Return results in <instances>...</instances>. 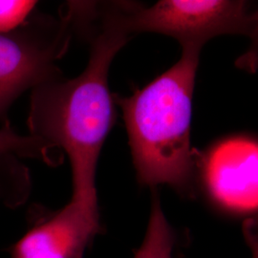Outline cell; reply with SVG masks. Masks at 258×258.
Instances as JSON below:
<instances>
[{
  "label": "cell",
  "mask_w": 258,
  "mask_h": 258,
  "mask_svg": "<svg viewBox=\"0 0 258 258\" xmlns=\"http://www.w3.org/2000/svg\"><path fill=\"white\" fill-rule=\"evenodd\" d=\"M128 36L106 16L83 73L72 80L48 81L31 92L29 135L67 154L73 175L71 200L93 209H98L97 163L115 119L109 66Z\"/></svg>",
  "instance_id": "1"
},
{
  "label": "cell",
  "mask_w": 258,
  "mask_h": 258,
  "mask_svg": "<svg viewBox=\"0 0 258 258\" xmlns=\"http://www.w3.org/2000/svg\"><path fill=\"white\" fill-rule=\"evenodd\" d=\"M199 51L179 61L131 97L119 99L139 180L184 190L194 170L192 95Z\"/></svg>",
  "instance_id": "2"
},
{
  "label": "cell",
  "mask_w": 258,
  "mask_h": 258,
  "mask_svg": "<svg viewBox=\"0 0 258 258\" xmlns=\"http://www.w3.org/2000/svg\"><path fill=\"white\" fill-rule=\"evenodd\" d=\"M127 35L155 32L176 38L183 50L199 51L221 35L256 36L257 14L245 1L161 0L142 9L111 15Z\"/></svg>",
  "instance_id": "3"
},
{
  "label": "cell",
  "mask_w": 258,
  "mask_h": 258,
  "mask_svg": "<svg viewBox=\"0 0 258 258\" xmlns=\"http://www.w3.org/2000/svg\"><path fill=\"white\" fill-rule=\"evenodd\" d=\"M70 23L33 16L19 27L0 33V123L9 120L10 107L24 92L61 77L55 60L64 55Z\"/></svg>",
  "instance_id": "4"
},
{
  "label": "cell",
  "mask_w": 258,
  "mask_h": 258,
  "mask_svg": "<svg viewBox=\"0 0 258 258\" xmlns=\"http://www.w3.org/2000/svg\"><path fill=\"white\" fill-rule=\"evenodd\" d=\"M257 142L245 136L225 139L204 159L203 178L212 199L231 212L258 206Z\"/></svg>",
  "instance_id": "5"
},
{
  "label": "cell",
  "mask_w": 258,
  "mask_h": 258,
  "mask_svg": "<svg viewBox=\"0 0 258 258\" xmlns=\"http://www.w3.org/2000/svg\"><path fill=\"white\" fill-rule=\"evenodd\" d=\"M99 230L98 210L71 200L28 231L14 246L12 258H83Z\"/></svg>",
  "instance_id": "6"
},
{
  "label": "cell",
  "mask_w": 258,
  "mask_h": 258,
  "mask_svg": "<svg viewBox=\"0 0 258 258\" xmlns=\"http://www.w3.org/2000/svg\"><path fill=\"white\" fill-rule=\"evenodd\" d=\"M30 175L20 158L0 153V204L8 207L21 205L30 192Z\"/></svg>",
  "instance_id": "7"
},
{
  "label": "cell",
  "mask_w": 258,
  "mask_h": 258,
  "mask_svg": "<svg viewBox=\"0 0 258 258\" xmlns=\"http://www.w3.org/2000/svg\"><path fill=\"white\" fill-rule=\"evenodd\" d=\"M173 242V233L160 200L154 197L147 233L135 258H172Z\"/></svg>",
  "instance_id": "8"
},
{
  "label": "cell",
  "mask_w": 258,
  "mask_h": 258,
  "mask_svg": "<svg viewBox=\"0 0 258 258\" xmlns=\"http://www.w3.org/2000/svg\"><path fill=\"white\" fill-rule=\"evenodd\" d=\"M0 153H12L20 159H39L53 163L56 150L40 139L19 134L7 121L0 126Z\"/></svg>",
  "instance_id": "9"
},
{
  "label": "cell",
  "mask_w": 258,
  "mask_h": 258,
  "mask_svg": "<svg viewBox=\"0 0 258 258\" xmlns=\"http://www.w3.org/2000/svg\"><path fill=\"white\" fill-rule=\"evenodd\" d=\"M36 1H0V33H8L23 24L36 7Z\"/></svg>",
  "instance_id": "10"
}]
</instances>
